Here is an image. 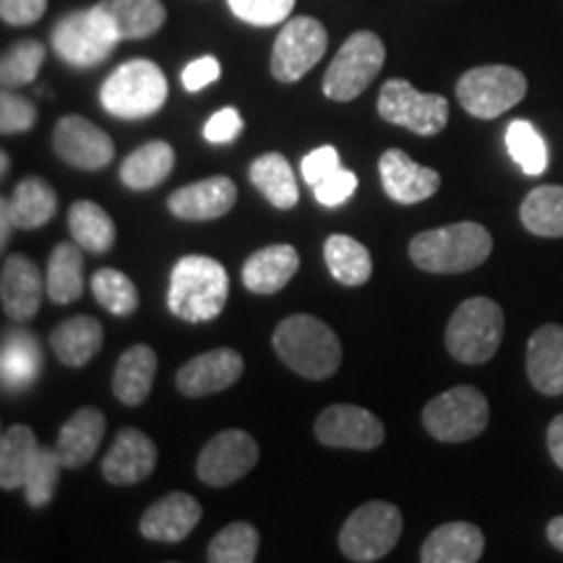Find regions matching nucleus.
<instances>
[{"label":"nucleus","instance_id":"51","mask_svg":"<svg viewBox=\"0 0 563 563\" xmlns=\"http://www.w3.org/2000/svg\"><path fill=\"white\" fill-rule=\"evenodd\" d=\"M16 228L13 224V217H11V209H9V201H0V245H5L11 241V230Z\"/></svg>","mask_w":563,"mask_h":563},{"label":"nucleus","instance_id":"13","mask_svg":"<svg viewBox=\"0 0 563 563\" xmlns=\"http://www.w3.org/2000/svg\"><path fill=\"white\" fill-rule=\"evenodd\" d=\"M258 462V443L251 433L230 431L217 433L207 446L201 449L199 462H196V475L201 483L211 488H228L238 483L256 467Z\"/></svg>","mask_w":563,"mask_h":563},{"label":"nucleus","instance_id":"38","mask_svg":"<svg viewBox=\"0 0 563 563\" xmlns=\"http://www.w3.org/2000/svg\"><path fill=\"white\" fill-rule=\"evenodd\" d=\"M506 146L525 175H543L548 170V144L530 121H514L506 129Z\"/></svg>","mask_w":563,"mask_h":563},{"label":"nucleus","instance_id":"43","mask_svg":"<svg viewBox=\"0 0 563 563\" xmlns=\"http://www.w3.org/2000/svg\"><path fill=\"white\" fill-rule=\"evenodd\" d=\"M232 13L245 24L274 26L290 16L295 0H228Z\"/></svg>","mask_w":563,"mask_h":563},{"label":"nucleus","instance_id":"16","mask_svg":"<svg viewBox=\"0 0 563 563\" xmlns=\"http://www.w3.org/2000/svg\"><path fill=\"white\" fill-rule=\"evenodd\" d=\"M243 368L245 363L238 350H209L183 365L178 376H175V386H178V391L186 394V397H209V394L230 389V386L243 376Z\"/></svg>","mask_w":563,"mask_h":563},{"label":"nucleus","instance_id":"28","mask_svg":"<svg viewBox=\"0 0 563 563\" xmlns=\"http://www.w3.org/2000/svg\"><path fill=\"white\" fill-rule=\"evenodd\" d=\"M42 368V352L37 336L30 332L13 329L3 336V350H0V378H3L5 391H24L37 382Z\"/></svg>","mask_w":563,"mask_h":563},{"label":"nucleus","instance_id":"9","mask_svg":"<svg viewBox=\"0 0 563 563\" xmlns=\"http://www.w3.org/2000/svg\"><path fill=\"white\" fill-rule=\"evenodd\" d=\"M527 95V79L511 66H477L456 81V100L473 118L493 121L509 112Z\"/></svg>","mask_w":563,"mask_h":563},{"label":"nucleus","instance_id":"22","mask_svg":"<svg viewBox=\"0 0 563 563\" xmlns=\"http://www.w3.org/2000/svg\"><path fill=\"white\" fill-rule=\"evenodd\" d=\"M527 376L540 394H563V327L545 323L527 342Z\"/></svg>","mask_w":563,"mask_h":563},{"label":"nucleus","instance_id":"1","mask_svg":"<svg viewBox=\"0 0 563 563\" xmlns=\"http://www.w3.org/2000/svg\"><path fill=\"white\" fill-rule=\"evenodd\" d=\"M272 344L282 363L308 382H323L334 376L342 363L340 336L332 332L329 323L308 313L287 316L274 329Z\"/></svg>","mask_w":563,"mask_h":563},{"label":"nucleus","instance_id":"31","mask_svg":"<svg viewBox=\"0 0 563 563\" xmlns=\"http://www.w3.org/2000/svg\"><path fill=\"white\" fill-rule=\"evenodd\" d=\"M175 152L167 141H146L136 152H131L121 165V180L131 191H150L167 180L173 173Z\"/></svg>","mask_w":563,"mask_h":563},{"label":"nucleus","instance_id":"45","mask_svg":"<svg viewBox=\"0 0 563 563\" xmlns=\"http://www.w3.org/2000/svg\"><path fill=\"white\" fill-rule=\"evenodd\" d=\"M357 191V175L352 170H334L329 178H323L319 186H313L316 201L323 203V207H340L350 199L352 194Z\"/></svg>","mask_w":563,"mask_h":563},{"label":"nucleus","instance_id":"7","mask_svg":"<svg viewBox=\"0 0 563 563\" xmlns=\"http://www.w3.org/2000/svg\"><path fill=\"white\" fill-rule=\"evenodd\" d=\"M386 47L378 34L355 32L344 40L340 53L334 55L332 66L323 76V95L334 102H350L361 97L371 87L378 70L384 68Z\"/></svg>","mask_w":563,"mask_h":563},{"label":"nucleus","instance_id":"52","mask_svg":"<svg viewBox=\"0 0 563 563\" xmlns=\"http://www.w3.org/2000/svg\"><path fill=\"white\" fill-rule=\"evenodd\" d=\"M548 540L563 551V517H555L551 519V525H548Z\"/></svg>","mask_w":563,"mask_h":563},{"label":"nucleus","instance_id":"17","mask_svg":"<svg viewBox=\"0 0 563 563\" xmlns=\"http://www.w3.org/2000/svg\"><path fill=\"white\" fill-rule=\"evenodd\" d=\"M47 292L45 279L32 258L11 253L3 262L0 272V300H3V313L11 321L24 323L32 321L40 311L42 295Z\"/></svg>","mask_w":563,"mask_h":563},{"label":"nucleus","instance_id":"25","mask_svg":"<svg viewBox=\"0 0 563 563\" xmlns=\"http://www.w3.org/2000/svg\"><path fill=\"white\" fill-rule=\"evenodd\" d=\"M485 551V534L477 525L449 522L435 527L420 548L422 563H475Z\"/></svg>","mask_w":563,"mask_h":563},{"label":"nucleus","instance_id":"47","mask_svg":"<svg viewBox=\"0 0 563 563\" xmlns=\"http://www.w3.org/2000/svg\"><path fill=\"white\" fill-rule=\"evenodd\" d=\"M241 131H243L241 112L235 108H222L209 118L207 125H203V139L211 141V144H230V141Z\"/></svg>","mask_w":563,"mask_h":563},{"label":"nucleus","instance_id":"30","mask_svg":"<svg viewBox=\"0 0 563 563\" xmlns=\"http://www.w3.org/2000/svg\"><path fill=\"white\" fill-rule=\"evenodd\" d=\"M42 446L26 426H11L0 435V488H24L26 477L40 460Z\"/></svg>","mask_w":563,"mask_h":563},{"label":"nucleus","instance_id":"14","mask_svg":"<svg viewBox=\"0 0 563 563\" xmlns=\"http://www.w3.org/2000/svg\"><path fill=\"white\" fill-rule=\"evenodd\" d=\"M53 150L76 170H104L115 157V144L100 125L81 115L60 118L53 131Z\"/></svg>","mask_w":563,"mask_h":563},{"label":"nucleus","instance_id":"19","mask_svg":"<svg viewBox=\"0 0 563 563\" xmlns=\"http://www.w3.org/2000/svg\"><path fill=\"white\" fill-rule=\"evenodd\" d=\"M157 467V446L139 428H123L102 460V475L112 485H136Z\"/></svg>","mask_w":563,"mask_h":563},{"label":"nucleus","instance_id":"27","mask_svg":"<svg viewBox=\"0 0 563 563\" xmlns=\"http://www.w3.org/2000/svg\"><path fill=\"white\" fill-rule=\"evenodd\" d=\"M154 373H157V352L150 344H133L118 357L112 373V394L125 407H139L150 397Z\"/></svg>","mask_w":563,"mask_h":563},{"label":"nucleus","instance_id":"46","mask_svg":"<svg viewBox=\"0 0 563 563\" xmlns=\"http://www.w3.org/2000/svg\"><path fill=\"white\" fill-rule=\"evenodd\" d=\"M340 152H336L334 146H319V150H313L300 162L302 180H306L308 186H319L323 178H329V175L340 170Z\"/></svg>","mask_w":563,"mask_h":563},{"label":"nucleus","instance_id":"44","mask_svg":"<svg viewBox=\"0 0 563 563\" xmlns=\"http://www.w3.org/2000/svg\"><path fill=\"white\" fill-rule=\"evenodd\" d=\"M37 125V108L24 97L13 95L5 89L0 95V133L3 136H13V133H26Z\"/></svg>","mask_w":563,"mask_h":563},{"label":"nucleus","instance_id":"18","mask_svg":"<svg viewBox=\"0 0 563 563\" xmlns=\"http://www.w3.org/2000/svg\"><path fill=\"white\" fill-rule=\"evenodd\" d=\"M382 186L397 203H420L441 188V175L433 167H422L402 150H386L378 159Z\"/></svg>","mask_w":563,"mask_h":563},{"label":"nucleus","instance_id":"26","mask_svg":"<svg viewBox=\"0 0 563 563\" xmlns=\"http://www.w3.org/2000/svg\"><path fill=\"white\" fill-rule=\"evenodd\" d=\"M102 13L118 40H144L162 30L167 11L159 0H100Z\"/></svg>","mask_w":563,"mask_h":563},{"label":"nucleus","instance_id":"20","mask_svg":"<svg viewBox=\"0 0 563 563\" xmlns=\"http://www.w3.org/2000/svg\"><path fill=\"white\" fill-rule=\"evenodd\" d=\"M235 183H232L228 175H211V178H203L186 188H178V191L167 199V207H170V211L178 220L209 222L228 214V211L235 207Z\"/></svg>","mask_w":563,"mask_h":563},{"label":"nucleus","instance_id":"12","mask_svg":"<svg viewBox=\"0 0 563 563\" xmlns=\"http://www.w3.org/2000/svg\"><path fill=\"white\" fill-rule=\"evenodd\" d=\"M329 37L313 16L290 19L282 26L272 51V76L282 84L300 81L327 53Z\"/></svg>","mask_w":563,"mask_h":563},{"label":"nucleus","instance_id":"11","mask_svg":"<svg viewBox=\"0 0 563 563\" xmlns=\"http://www.w3.org/2000/svg\"><path fill=\"white\" fill-rule=\"evenodd\" d=\"M378 115L418 136H435L449 123V102L433 91H418L405 79H389L378 95Z\"/></svg>","mask_w":563,"mask_h":563},{"label":"nucleus","instance_id":"15","mask_svg":"<svg viewBox=\"0 0 563 563\" xmlns=\"http://www.w3.org/2000/svg\"><path fill=\"white\" fill-rule=\"evenodd\" d=\"M384 422L357 405H332L316 418V439L329 449L371 452L382 446Z\"/></svg>","mask_w":563,"mask_h":563},{"label":"nucleus","instance_id":"36","mask_svg":"<svg viewBox=\"0 0 563 563\" xmlns=\"http://www.w3.org/2000/svg\"><path fill=\"white\" fill-rule=\"evenodd\" d=\"M323 258H327L332 277L344 287L365 285L373 274L371 251L350 235H329L323 245Z\"/></svg>","mask_w":563,"mask_h":563},{"label":"nucleus","instance_id":"41","mask_svg":"<svg viewBox=\"0 0 563 563\" xmlns=\"http://www.w3.org/2000/svg\"><path fill=\"white\" fill-rule=\"evenodd\" d=\"M91 292H95L97 302H100L104 311H110L112 316H131L139 308L136 285H133L129 274L110 269V266L95 272V277H91Z\"/></svg>","mask_w":563,"mask_h":563},{"label":"nucleus","instance_id":"35","mask_svg":"<svg viewBox=\"0 0 563 563\" xmlns=\"http://www.w3.org/2000/svg\"><path fill=\"white\" fill-rule=\"evenodd\" d=\"M68 232L84 251L108 253L115 245V222L95 201H76L68 209Z\"/></svg>","mask_w":563,"mask_h":563},{"label":"nucleus","instance_id":"24","mask_svg":"<svg viewBox=\"0 0 563 563\" xmlns=\"http://www.w3.org/2000/svg\"><path fill=\"white\" fill-rule=\"evenodd\" d=\"M300 266V256L292 245L277 243L266 245V249L256 251L243 264V285L245 290L256 295H274L285 290L287 282L295 277Z\"/></svg>","mask_w":563,"mask_h":563},{"label":"nucleus","instance_id":"33","mask_svg":"<svg viewBox=\"0 0 563 563\" xmlns=\"http://www.w3.org/2000/svg\"><path fill=\"white\" fill-rule=\"evenodd\" d=\"M9 201L13 224L16 230H37L47 224L55 217L58 209V196H55L53 186H47L40 175H30L16 186Z\"/></svg>","mask_w":563,"mask_h":563},{"label":"nucleus","instance_id":"21","mask_svg":"<svg viewBox=\"0 0 563 563\" xmlns=\"http://www.w3.org/2000/svg\"><path fill=\"white\" fill-rule=\"evenodd\" d=\"M201 522V506L188 493H167L157 504L141 517L139 530L146 540H157V543H180L196 530Z\"/></svg>","mask_w":563,"mask_h":563},{"label":"nucleus","instance_id":"48","mask_svg":"<svg viewBox=\"0 0 563 563\" xmlns=\"http://www.w3.org/2000/svg\"><path fill=\"white\" fill-rule=\"evenodd\" d=\"M222 76V66L214 55H203V58H196L183 68V87L186 91H201L207 89L209 84H214Z\"/></svg>","mask_w":563,"mask_h":563},{"label":"nucleus","instance_id":"29","mask_svg":"<svg viewBox=\"0 0 563 563\" xmlns=\"http://www.w3.org/2000/svg\"><path fill=\"white\" fill-rule=\"evenodd\" d=\"M104 342L102 323L91 316H74L58 323L51 334L55 357L68 368H84L97 355Z\"/></svg>","mask_w":563,"mask_h":563},{"label":"nucleus","instance_id":"50","mask_svg":"<svg viewBox=\"0 0 563 563\" xmlns=\"http://www.w3.org/2000/svg\"><path fill=\"white\" fill-rule=\"evenodd\" d=\"M548 452H551L553 462L563 470V415L551 420L548 426Z\"/></svg>","mask_w":563,"mask_h":563},{"label":"nucleus","instance_id":"40","mask_svg":"<svg viewBox=\"0 0 563 563\" xmlns=\"http://www.w3.org/2000/svg\"><path fill=\"white\" fill-rule=\"evenodd\" d=\"M45 55V45L37 40H19L16 45H11L3 53V60H0V81H3V89L26 87V84L37 79Z\"/></svg>","mask_w":563,"mask_h":563},{"label":"nucleus","instance_id":"34","mask_svg":"<svg viewBox=\"0 0 563 563\" xmlns=\"http://www.w3.org/2000/svg\"><path fill=\"white\" fill-rule=\"evenodd\" d=\"M79 243L55 245L47 262V298L58 306L79 300L84 295V256Z\"/></svg>","mask_w":563,"mask_h":563},{"label":"nucleus","instance_id":"3","mask_svg":"<svg viewBox=\"0 0 563 563\" xmlns=\"http://www.w3.org/2000/svg\"><path fill=\"white\" fill-rule=\"evenodd\" d=\"M490 232L477 222H456L446 228L418 232L410 241V258L422 272L462 274L488 262Z\"/></svg>","mask_w":563,"mask_h":563},{"label":"nucleus","instance_id":"37","mask_svg":"<svg viewBox=\"0 0 563 563\" xmlns=\"http://www.w3.org/2000/svg\"><path fill=\"white\" fill-rule=\"evenodd\" d=\"M519 220L538 238H563V186H538L519 207Z\"/></svg>","mask_w":563,"mask_h":563},{"label":"nucleus","instance_id":"5","mask_svg":"<svg viewBox=\"0 0 563 563\" xmlns=\"http://www.w3.org/2000/svg\"><path fill=\"white\" fill-rule=\"evenodd\" d=\"M504 311L490 298L460 302L446 327V350L464 365H483L496 355L504 340Z\"/></svg>","mask_w":563,"mask_h":563},{"label":"nucleus","instance_id":"42","mask_svg":"<svg viewBox=\"0 0 563 563\" xmlns=\"http://www.w3.org/2000/svg\"><path fill=\"white\" fill-rule=\"evenodd\" d=\"M60 470H66V467H63L55 446L53 449L42 446L40 460L32 467V473H30V477H26V485H24V498L32 509H45V506L53 501Z\"/></svg>","mask_w":563,"mask_h":563},{"label":"nucleus","instance_id":"6","mask_svg":"<svg viewBox=\"0 0 563 563\" xmlns=\"http://www.w3.org/2000/svg\"><path fill=\"white\" fill-rule=\"evenodd\" d=\"M402 511L394 504L368 501L350 514L340 532V551L355 563L382 561L402 538Z\"/></svg>","mask_w":563,"mask_h":563},{"label":"nucleus","instance_id":"10","mask_svg":"<svg viewBox=\"0 0 563 563\" xmlns=\"http://www.w3.org/2000/svg\"><path fill=\"white\" fill-rule=\"evenodd\" d=\"M53 51L58 53L68 66L91 68L110 58L121 40L110 30V24L97 11V5L84 11H74L63 16L53 30Z\"/></svg>","mask_w":563,"mask_h":563},{"label":"nucleus","instance_id":"4","mask_svg":"<svg viewBox=\"0 0 563 563\" xmlns=\"http://www.w3.org/2000/svg\"><path fill=\"white\" fill-rule=\"evenodd\" d=\"M167 100V79L157 63L136 58L118 66L104 79L100 102L110 115L139 121L157 112Z\"/></svg>","mask_w":563,"mask_h":563},{"label":"nucleus","instance_id":"32","mask_svg":"<svg viewBox=\"0 0 563 563\" xmlns=\"http://www.w3.org/2000/svg\"><path fill=\"white\" fill-rule=\"evenodd\" d=\"M251 183L266 196V201L277 209H292L300 199L298 180H295V173L282 154L269 152L262 154L251 162L249 167Z\"/></svg>","mask_w":563,"mask_h":563},{"label":"nucleus","instance_id":"49","mask_svg":"<svg viewBox=\"0 0 563 563\" xmlns=\"http://www.w3.org/2000/svg\"><path fill=\"white\" fill-rule=\"evenodd\" d=\"M47 11V0H0V19L11 26H30Z\"/></svg>","mask_w":563,"mask_h":563},{"label":"nucleus","instance_id":"2","mask_svg":"<svg viewBox=\"0 0 563 563\" xmlns=\"http://www.w3.org/2000/svg\"><path fill=\"white\" fill-rule=\"evenodd\" d=\"M230 279L224 266L209 256H183L173 266L167 306L173 316L188 323L214 321L224 311Z\"/></svg>","mask_w":563,"mask_h":563},{"label":"nucleus","instance_id":"23","mask_svg":"<svg viewBox=\"0 0 563 563\" xmlns=\"http://www.w3.org/2000/svg\"><path fill=\"white\" fill-rule=\"evenodd\" d=\"M104 428L108 422L97 407H81L79 412H74V418H68L66 426L60 428L58 443H55L63 467L79 470L91 462L104 439Z\"/></svg>","mask_w":563,"mask_h":563},{"label":"nucleus","instance_id":"39","mask_svg":"<svg viewBox=\"0 0 563 563\" xmlns=\"http://www.w3.org/2000/svg\"><path fill=\"white\" fill-rule=\"evenodd\" d=\"M258 553V532L249 522H232L211 538L207 561L211 563H251Z\"/></svg>","mask_w":563,"mask_h":563},{"label":"nucleus","instance_id":"53","mask_svg":"<svg viewBox=\"0 0 563 563\" xmlns=\"http://www.w3.org/2000/svg\"><path fill=\"white\" fill-rule=\"evenodd\" d=\"M0 167H3V175L9 173V154L5 152H0Z\"/></svg>","mask_w":563,"mask_h":563},{"label":"nucleus","instance_id":"8","mask_svg":"<svg viewBox=\"0 0 563 563\" xmlns=\"http://www.w3.org/2000/svg\"><path fill=\"white\" fill-rule=\"evenodd\" d=\"M488 399L475 386H454L422 407V426L443 443L473 441L488 428Z\"/></svg>","mask_w":563,"mask_h":563}]
</instances>
